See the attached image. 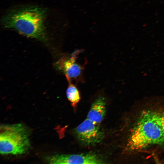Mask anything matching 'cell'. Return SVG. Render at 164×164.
<instances>
[{
	"label": "cell",
	"instance_id": "6da1fadb",
	"mask_svg": "<svg viewBox=\"0 0 164 164\" xmlns=\"http://www.w3.org/2000/svg\"><path fill=\"white\" fill-rule=\"evenodd\" d=\"M123 151L134 161L164 163V96L135 101L128 117Z\"/></svg>",
	"mask_w": 164,
	"mask_h": 164
},
{
	"label": "cell",
	"instance_id": "7a4b0ae2",
	"mask_svg": "<svg viewBox=\"0 0 164 164\" xmlns=\"http://www.w3.org/2000/svg\"><path fill=\"white\" fill-rule=\"evenodd\" d=\"M46 11L36 5L23 6L12 9L2 18L4 27L16 31L28 37L42 42L47 40Z\"/></svg>",
	"mask_w": 164,
	"mask_h": 164
},
{
	"label": "cell",
	"instance_id": "3957f363",
	"mask_svg": "<svg viewBox=\"0 0 164 164\" xmlns=\"http://www.w3.org/2000/svg\"><path fill=\"white\" fill-rule=\"evenodd\" d=\"M0 152L2 155H20L26 152L30 146L28 133L21 124L1 125Z\"/></svg>",
	"mask_w": 164,
	"mask_h": 164
},
{
	"label": "cell",
	"instance_id": "277c9868",
	"mask_svg": "<svg viewBox=\"0 0 164 164\" xmlns=\"http://www.w3.org/2000/svg\"><path fill=\"white\" fill-rule=\"evenodd\" d=\"M78 142L83 145L94 146L100 143L104 137V132L100 124L96 123L87 118L75 129Z\"/></svg>",
	"mask_w": 164,
	"mask_h": 164
},
{
	"label": "cell",
	"instance_id": "5b68a950",
	"mask_svg": "<svg viewBox=\"0 0 164 164\" xmlns=\"http://www.w3.org/2000/svg\"><path fill=\"white\" fill-rule=\"evenodd\" d=\"M47 162L50 164H95L105 163L103 158L95 153L80 154H56L46 157Z\"/></svg>",
	"mask_w": 164,
	"mask_h": 164
},
{
	"label": "cell",
	"instance_id": "8992f818",
	"mask_svg": "<svg viewBox=\"0 0 164 164\" xmlns=\"http://www.w3.org/2000/svg\"><path fill=\"white\" fill-rule=\"evenodd\" d=\"M78 52L76 51L73 53L70 58L64 61L62 63V67L66 77L70 82L71 80L80 77L83 72V67L76 61L77 55Z\"/></svg>",
	"mask_w": 164,
	"mask_h": 164
},
{
	"label": "cell",
	"instance_id": "52a82bcc",
	"mask_svg": "<svg viewBox=\"0 0 164 164\" xmlns=\"http://www.w3.org/2000/svg\"><path fill=\"white\" fill-rule=\"evenodd\" d=\"M106 104V100L104 97H97L92 104L87 118L96 123L100 124L105 115Z\"/></svg>",
	"mask_w": 164,
	"mask_h": 164
},
{
	"label": "cell",
	"instance_id": "ba28073f",
	"mask_svg": "<svg viewBox=\"0 0 164 164\" xmlns=\"http://www.w3.org/2000/svg\"><path fill=\"white\" fill-rule=\"evenodd\" d=\"M66 95L68 100L73 106H75L80 101V95L78 89L70 82L67 89Z\"/></svg>",
	"mask_w": 164,
	"mask_h": 164
}]
</instances>
